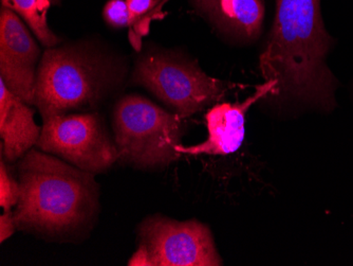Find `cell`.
Segmentation results:
<instances>
[{
  "instance_id": "obj_10",
  "label": "cell",
  "mask_w": 353,
  "mask_h": 266,
  "mask_svg": "<svg viewBox=\"0 0 353 266\" xmlns=\"http://www.w3.org/2000/svg\"><path fill=\"white\" fill-rule=\"evenodd\" d=\"M217 32L237 43H251L263 31V0H190Z\"/></svg>"
},
{
  "instance_id": "obj_13",
  "label": "cell",
  "mask_w": 353,
  "mask_h": 266,
  "mask_svg": "<svg viewBox=\"0 0 353 266\" xmlns=\"http://www.w3.org/2000/svg\"><path fill=\"white\" fill-rule=\"evenodd\" d=\"M130 13V41L137 51L142 47V37L150 33V23L164 17L162 0H126Z\"/></svg>"
},
{
  "instance_id": "obj_5",
  "label": "cell",
  "mask_w": 353,
  "mask_h": 266,
  "mask_svg": "<svg viewBox=\"0 0 353 266\" xmlns=\"http://www.w3.org/2000/svg\"><path fill=\"white\" fill-rule=\"evenodd\" d=\"M132 83L148 89L183 119L221 100L236 87L206 75L183 53L163 49H152L139 57Z\"/></svg>"
},
{
  "instance_id": "obj_8",
  "label": "cell",
  "mask_w": 353,
  "mask_h": 266,
  "mask_svg": "<svg viewBox=\"0 0 353 266\" xmlns=\"http://www.w3.org/2000/svg\"><path fill=\"white\" fill-rule=\"evenodd\" d=\"M41 50L19 14L0 12V77L27 104L34 105L35 83Z\"/></svg>"
},
{
  "instance_id": "obj_11",
  "label": "cell",
  "mask_w": 353,
  "mask_h": 266,
  "mask_svg": "<svg viewBox=\"0 0 353 266\" xmlns=\"http://www.w3.org/2000/svg\"><path fill=\"white\" fill-rule=\"evenodd\" d=\"M16 96L0 79V136L1 154L8 162H16L37 146L41 128L34 120V109Z\"/></svg>"
},
{
  "instance_id": "obj_6",
  "label": "cell",
  "mask_w": 353,
  "mask_h": 266,
  "mask_svg": "<svg viewBox=\"0 0 353 266\" xmlns=\"http://www.w3.org/2000/svg\"><path fill=\"white\" fill-rule=\"evenodd\" d=\"M138 249L128 265L219 266L211 229L197 221L179 222L165 216H148L137 229Z\"/></svg>"
},
{
  "instance_id": "obj_3",
  "label": "cell",
  "mask_w": 353,
  "mask_h": 266,
  "mask_svg": "<svg viewBox=\"0 0 353 266\" xmlns=\"http://www.w3.org/2000/svg\"><path fill=\"white\" fill-rule=\"evenodd\" d=\"M123 61L91 44L48 48L37 69L34 105L43 119L71 112H93L120 86Z\"/></svg>"
},
{
  "instance_id": "obj_12",
  "label": "cell",
  "mask_w": 353,
  "mask_h": 266,
  "mask_svg": "<svg viewBox=\"0 0 353 266\" xmlns=\"http://www.w3.org/2000/svg\"><path fill=\"white\" fill-rule=\"evenodd\" d=\"M61 0H1L3 8L19 14L33 31L41 45L53 48L61 39L48 25V12Z\"/></svg>"
},
{
  "instance_id": "obj_1",
  "label": "cell",
  "mask_w": 353,
  "mask_h": 266,
  "mask_svg": "<svg viewBox=\"0 0 353 266\" xmlns=\"http://www.w3.org/2000/svg\"><path fill=\"white\" fill-rule=\"evenodd\" d=\"M335 41L325 27L322 0H276L274 21L259 57L276 106L331 113L338 106V79L327 64Z\"/></svg>"
},
{
  "instance_id": "obj_16",
  "label": "cell",
  "mask_w": 353,
  "mask_h": 266,
  "mask_svg": "<svg viewBox=\"0 0 353 266\" xmlns=\"http://www.w3.org/2000/svg\"><path fill=\"white\" fill-rule=\"evenodd\" d=\"M16 230H17V227L14 221L13 212H3L0 216V242L3 243L6 240L9 239L15 234Z\"/></svg>"
},
{
  "instance_id": "obj_14",
  "label": "cell",
  "mask_w": 353,
  "mask_h": 266,
  "mask_svg": "<svg viewBox=\"0 0 353 266\" xmlns=\"http://www.w3.org/2000/svg\"><path fill=\"white\" fill-rule=\"evenodd\" d=\"M21 196L19 180L14 178L9 167L1 155L0 160V206L5 211H11L13 206L17 205Z\"/></svg>"
},
{
  "instance_id": "obj_9",
  "label": "cell",
  "mask_w": 353,
  "mask_h": 266,
  "mask_svg": "<svg viewBox=\"0 0 353 266\" xmlns=\"http://www.w3.org/2000/svg\"><path fill=\"white\" fill-rule=\"evenodd\" d=\"M275 87V81H265L256 86L255 93L241 102L216 104L205 115L208 133L205 142L197 146L179 144L176 152L188 155H227L236 152L245 140L248 111L271 95Z\"/></svg>"
},
{
  "instance_id": "obj_2",
  "label": "cell",
  "mask_w": 353,
  "mask_h": 266,
  "mask_svg": "<svg viewBox=\"0 0 353 266\" xmlns=\"http://www.w3.org/2000/svg\"><path fill=\"white\" fill-rule=\"evenodd\" d=\"M17 171V230L54 242L81 241L90 234L100 213L95 175L34 149L19 160Z\"/></svg>"
},
{
  "instance_id": "obj_4",
  "label": "cell",
  "mask_w": 353,
  "mask_h": 266,
  "mask_svg": "<svg viewBox=\"0 0 353 266\" xmlns=\"http://www.w3.org/2000/svg\"><path fill=\"white\" fill-rule=\"evenodd\" d=\"M183 118L130 93L114 105V139L118 162L140 170L162 168L179 158L176 146L183 134Z\"/></svg>"
},
{
  "instance_id": "obj_7",
  "label": "cell",
  "mask_w": 353,
  "mask_h": 266,
  "mask_svg": "<svg viewBox=\"0 0 353 266\" xmlns=\"http://www.w3.org/2000/svg\"><path fill=\"white\" fill-rule=\"evenodd\" d=\"M37 146L81 170L97 175L118 162L114 139L98 113L63 114L43 119Z\"/></svg>"
},
{
  "instance_id": "obj_15",
  "label": "cell",
  "mask_w": 353,
  "mask_h": 266,
  "mask_svg": "<svg viewBox=\"0 0 353 266\" xmlns=\"http://www.w3.org/2000/svg\"><path fill=\"white\" fill-rule=\"evenodd\" d=\"M103 17L107 25L114 29L128 28L130 13L126 0H109L103 10Z\"/></svg>"
}]
</instances>
